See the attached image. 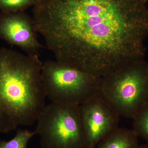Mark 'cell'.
Wrapping results in <instances>:
<instances>
[{"label": "cell", "mask_w": 148, "mask_h": 148, "mask_svg": "<svg viewBox=\"0 0 148 148\" xmlns=\"http://www.w3.org/2000/svg\"><path fill=\"white\" fill-rule=\"evenodd\" d=\"M36 34L33 18L21 11L0 14V39L18 47L28 55L39 56L42 46Z\"/></svg>", "instance_id": "7"}, {"label": "cell", "mask_w": 148, "mask_h": 148, "mask_svg": "<svg viewBox=\"0 0 148 148\" xmlns=\"http://www.w3.org/2000/svg\"><path fill=\"white\" fill-rule=\"evenodd\" d=\"M145 0H40L34 27L56 60L98 77L144 60Z\"/></svg>", "instance_id": "1"}, {"label": "cell", "mask_w": 148, "mask_h": 148, "mask_svg": "<svg viewBox=\"0 0 148 148\" xmlns=\"http://www.w3.org/2000/svg\"><path fill=\"white\" fill-rule=\"evenodd\" d=\"M135 148H148V144H145V145H140L137 146Z\"/></svg>", "instance_id": "12"}, {"label": "cell", "mask_w": 148, "mask_h": 148, "mask_svg": "<svg viewBox=\"0 0 148 148\" xmlns=\"http://www.w3.org/2000/svg\"><path fill=\"white\" fill-rule=\"evenodd\" d=\"M99 78L67 64L43 63L41 79L51 103L80 106L97 92Z\"/></svg>", "instance_id": "4"}, {"label": "cell", "mask_w": 148, "mask_h": 148, "mask_svg": "<svg viewBox=\"0 0 148 148\" xmlns=\"http://www.w3.org/2000/svg\"><path fill=\"white\" fill-rule=\"evenodd\" d=\"M39 56L0 49V132L30 126L45 106Z\"/></svg>", "instance_id": "2"}, {"label": "cell", "mask_w": 148, "mask_h": 148, "mask_svg": "<svg viewBox=\"0 0 148 148\" xmlns=\"http://www.w3.org/2000/svg\"><path fill=\"white\" fill-rule=\"evenodd\" d=\"M79 110L86 148H96L118 127L119 116L97 92L79 106Z\"/></svg>", "instance_id": "6"}, {"label": "cell", "mask_w": 148, "mask_h": 148, "mask_svg": "<svg viewBox=\"0 0 148 148\" xmlns=\"http://www.w3.org/2000/svg\"><path fill=\"white\" fill-rule=\"evenodd\" d=\"M138 136L132 130L118 127L103 139L96 148H135Z\"/></svg>", "instance_id": "8"}, {"label": "cell", "mask_w": 148, "mask_h": 148, "mask_svg": "<svg viewBox=\"0 0 148 148\" xmlns=\"http://www.w3.org/2000/svg\"><path fill=\"white\" fill-rule=\"evenodd\" d=\"M40 0H0V10L3 12H17L32 5Z\"/></svg>", "instance_id": "11"}, {"label": "cell", "mask_w": 148, "mask_h": 148, "mask_svg": "<svg viewBox=\"0 0 148 148\" xmlns=\"http://www.w3.org/2000/svg\"><path fill=\"white\" fill-rule=\"evenodd\" d=\"M36 135L35 131L18 130L15 137L9 141H0V148H26L31 138Z\"/></svg>", "instance_id": "10"}, {"label": "cell", "mask_w": 148, "mask_h": 148, "mask_svg": "<svg viewBox=\"0 0 148 148\" xmlns=\"http://www.w3.org/2000/svg\"><path fill=\"white\" fill-rule=\"evenodd\" d=\"M36 121L43 148H86L79 106L51 103Z\"/></svg>", "instance_id": "5"}, {"label": "cell", "mask_w": 148, "mask_h": 148, "mask_svg": "<svg viewBox=\"0 0 148 148\" xmlns=\"http://www.w3.org/2000/svg\"><path fill=\"white\" fill-rule=\"evenodd\" d=\"M133 130L148 144V103L134 116Z\"/></svg>", "instance_id": "9"}, {"label": "cell", "mask_w": 148, "mask_h": 148, "mask_svg": "<svg viewBox=\"0 0 148 148\" xmlns=\"http://www.w3.org/2000/svg\"><path fill=\"white\" fill-rule=\"evenodd\" d=\"M145 1H147V0H145Z\"/></svg>", "instance_id": "13"}, {"label": "cell", "mask_w": 148, "mask_h": 148, "mask_svg": "<svg viewBox=\"0 0 148 148\" xmlns=\"http://www.w3.org/2000/svg\"><path fill=\"white\" fill-rule=\"evenodd\" d=\"M97 93L120 116L133 119L148 103V64L132 62L99 78Z\"/></svg>", "instance_id": "3"}]
</instances>
